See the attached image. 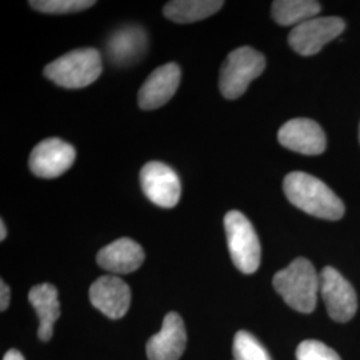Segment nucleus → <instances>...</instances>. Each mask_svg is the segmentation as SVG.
Listing matches in <instances>:
<instances>
[{
    "label": "nucleus",
    "mask_w": 360,
    "mask_h": 360,
    "mask_svg": "<svg viewBox=\"0 0 360 360\" xmlns=\"http://www.w3.org/2000/svg\"><path fill=\"white\" fill-rule=\"evenodd\" d=\"M287 199L299 210L326 220H339L345 215L340 198L322 180L306 174L291 172L283 181Z\"/></svg>",
    "instance_id": "1"
},
{
    "label": "nucleus",
    "mask_w": 360,
    "mask_h": 360,
    "mask_svg": "<svg viewBox=\"0 0 360 360\" xmlns=\"http://www.w3.org/2000/svg\"><path fill=\"white\" fill-rule=\"evenodd\" d=\"M272 284L291 309L309 314L316 307L321 276L307 259L297 257L292 260L288 267L276 272Z\"/></svg>",
    "instance_id": "2"
},
{
    "label": "nucleus",
    "mask_w": 360,
    "mask_h": 360,
    "mask_svg": "<svg viewBox=\"0 0 360 360\" xmlns=\"http://www.w3.org/2000/svg\"><path fill=\"white\" fill-rule=\"evenodd\" d=\"M102 71L101 52L95 49H77L46 65L44 75L59 87L77 90L92 84Z\"/></svg>",
    "instance_id": "3"
},
{
    "label": "nucleus",
    "mask_w": 360,
    "mask_h": 360,
    "mask_svg": "<svg viewBox=\"0 0 360 360\" xmlns=\"http://www.w3.org/2000/svg\"><path fill=\"white\" fill-rule=\"evenodd\" d=\"M266 58L252 47H239L230 52L221 65L219 77V90L221 95L235 101L245 94L251 82L263 74Z\"/></svg>",
    "instance_id": "4"
},
{
    "label": "nucleus",
    "mask_w": 360,
    "mask_h": 360,
    "mask_svg": "<svg viewBox=\"0 0 360 360\" xmlns=\"http://www.w3.org/2000/svg\"><path fill=\"white\" fill-rule=\"evenodd\" d=\"M224 230L232 262L243 274H254L260 266L262 248L251 221L240 211H230L224 217Z\"/></svg>",
    "instance_id": "5"
},
{
    "label": "nucleus",
    "mask_w": 360,
    "mask_h": 360,
    "mask_svg": "<svg viewBox=\"0 0 360 360\" xmlns=\"http://www.w3.org/2000/svg\"><path fill=\"white\" fill-rule=\"evenodd\" d=\"M346 22L338 16L312 18L294 27L288 35L291 49L302 56H312L322 50L331 40L342 35Z\"/></svg>",
    "instance_id": "6"
},
{
    "label": "nucleus",
    "mask_w": 360,
    "mask_h": 360,
    "mask_svg": "<svg viewBox=\"0 0 360 360\" xmlns=\"http://www.w3.org/2000/svg\"><path fill=\"white\" fill-rule=\"evenodd\" d=\"M321 276V295L326 309L335 322L346 323L354 318L358 309L356 292L351 283L334 267H324Z\"/></svg>",
    "instance_id": "7"
},
{
    "label": "nucleus",
    "mask_w": 360,
    "mask_h": 360,
    "mask_svg": "<svg viewBox=\"0 0 360 360\" xmlns=\"http://www.w3.org/2000/svg\"><path fill=\"white\" fill-rule=\"evenodd\" d=\"M77 158L75 148L59 138H49L38 143L30 155V169L34 175L53 179L72 167Z\"/></svg>",
    "instance_id": "8"
},
{
    "label": "nucleus",
    "mask_w": 360,
    "mask_h": 360,
    "mask_svg": "<svg viewBox=\"0 0 360 360\" xmlns=\"http://www.w3.org/2000/svg\"><path fill=\"white\" fill-rule=\"evenodd\" d=\"M141 184L146 196L162 208L179 203L181 184L176 172L160 162H150L141 171Z\"/></svg>",
    "instance_id": "9"
},
{
    "label": "nucleus",
    "mask_w": 360,
    "mask_h": 360,
    "mask_svg": "<svg viewBox=\"0 0 360 360\" xmlns=\"http://www.w3.org/2000/svg\"><path fill=\"white\" fill-rule=\"evenodd\" d=\"M278 141L285 148L303 155H321L327 147L322 127L307 117L284 123L278 132Z\"/></svg>",
    "instance_id": "10"
},
{
    "label": "nucleus",
    "mask_w": 360,
    "mask_h": 360,
    "mask_svg": "<svg viewBox=\"0 0 360 360\" xmlns=\"http://www.w3.org/2000/svg\"><path fill=\"white\" fill-rule=\"evenodd\" d=\"M91 304L110 319L123 318L131 304L129 284L114 275L96 279L90 288Z\"/></svg>",
    "instance_id": "11"
},
{
    "label": "nucleus",
    "mask_w": 360,
    "mask_h": 360,
    "mask_svg": "<svg viewBox=\"0 0 360 360\" xmlns=\"http://www.w3.org/2000/svg\"><path fill=\"white\" fill-rule=\"evenodd\" d=\"M180 77V67L176 63L158 67L139 90V107L144 111H151L168 103L179 87Z\"/></svg>",
    "instance_id": "12"
},
{
    "label": "nucleus",
    "mask_w": 360,
    "mask_h": 360,
    "mask_svg": "<svg viewBox=\"0 0 360 360\" xmlns=\"http://www.w3.org/2000/svg\"><path fill=\"white\" fill-rule=\"evenodd\" d=\"M187 334L179 314L169 312L158 334L147 342V356L150 360H179L186 349Z\"/></svg>",
    "instance_id": "13"
},
{
    "label": "nucleus",
    "mask_w": 360,
    "mask_h": 360,
    "mask_svg": "<svg viewBox=\"0 0 360 360\" xmlns=\"http://www.w3.org/2000/svg\"><path fill=\"white\" fill-rule=\"evenodd\" d=\"M147 50V35L142 27L124 26L117 28L107 41V53L116 65H134Z\"/></svg>",
    "instance_id": "14"
},
{
    "label": "nucleus",
    "mask_w": 360,
    "mask_h": 360,
    "mask_svg": "<svg viewBox=\"0 0 360 360\" xmlns=\"http://www.w3.org/2000/svg\"><path fill=\"white\" fill-rule=\"evenodd\" d=\"M144 257L142 245L129 238H122L103 247L98 252L96 262L108 272L129 274L142 266Z\"/></svg>",
    "instance_id": "15"
},
{
    "label": "nucleus",
    "mask_w": 360,
    "mask_h": 360,
    "mask_svg": "<svg viewBox=\"0 0 360 360\" xmlns=\"http://www.w3.org/2000/svg\"><path fill=\"white\" fill-rule=\"evenodd\" d=\"M28 300L38 314L39 339L49 342L53 333V324L60 316L58 290L50 283L38 284L30 290Z\"/></svg>",
    "instance_id": "16"
},
{
    "label": "nucleus",
    "mask_w": 360,
    "mask_h": 360,
    "mask_svg": "<svg viewBox=\"0 0 360 360\" xmlns=\"http://www.w3.org/2000/svg\"><path fill=\"white\" fill-rule=\"evenodd\" d=\"M223 6L224 1L219 0H174L165 6L163 13L175 23H193L212 16Z\"/></svg>",
    "instance_id": "17"
},
{
    "label": "nucleus",
    "mask_w": 360,
    "mask_h": 360,
    "mask_svg": "<svg viewBox=\"0 0 360 360\" xmlns=\"http://www.w3.org/2000/svg\"><path fill=\"white\" fill-rule=\"evenodd\" d=\"M272 18L279 26H299L321 13V3L314 0H276L272 3Z\"/></svg>",
    "instance_id": "18"
},
{
    "label": "nucleus",
    "mask_w": 360,
    "mask_h": 360,
    "mask_svg": "<svg viewBox=\"0 0 360 360\" xmlns=\"http://www.w3.org/2000/svg\"><path fill=\"white\" fill-rule=\"evenodd\" d=\"M232 352L233 360H271L266 348L247 331H239L235 335Z\"/></svg>",
    "instance_id": "19"
},
{
    "label": "nucleus",
    "mask_w": 360,
    "mask_h": 360,
    "mask_svg": "<svg viewBox=\"0 0 360 360\" xmlns=\"http://www.w3.org/2000/svg\"><path fill=\"white\" fill-rule=\"evenodd\" d=\"M91 0H31L30 6L43 13H71L83 11L95 6Z\"/></svg>",
    "instance_id": "20"
},
{
    "label": "nucleus",
    "mask_w": 360,
    "mask_h": 360,
    "mask_svg": "<svg viewBox=\"0 0 360 360\" xmlns=\"http://www.w3.org/2000/svg\"><path fill=\"white\" fill-rule=\"evenodd\" d=\"M297 360H342L333 348L318 340H304L296 348Z\"/></svg>",
    "instance_id": "21"
},
{
    "label": "nucleus",
    "mask_w": 360,
    "mask_h": 360,
    "mask_svg": "<svg viewBox=\"0 0 360 360\" xmlns=\"http://www.w3.org/2000/svg\"><path fill=\"white\" fill-rule=\"evenodd\" d=\"M10 299H11V291L10 287L4 283L3 281L0 282V309L6 311L10 306Z\"/></svg>",
    "instance_id": "22"
},
{
    "label": "nucleus",
    "mask_w": 360,
    "mask_h": 360,
    "mask_svg": "<svg viewBox=\"0 0 360 360\" xmlns=\"http://www.w3.org/2000/svg\"><path fill=\"white\" fill-rule=\"evenodd\" d=\"M3 360H25V358H23V355H22L18 349H10V351L4 355Z\"/></svg>",
    "instance_id": "23"
},
{
    "label": "nucleus",
    "mask_w": 360,
    "mask_h": 360,
    "mask_svg": "<svg viewBox=\"0 0 360 360\" xmlns=\"http://www.w3.org/2000/svg\"><path fill=\"white\" fill-rule=\"evenodd\" d=\"M7 236V229L4 224V220H0V240H4Z\"/></svg>",
    "instance_id": "24"
},
{
    "label": "nucleus",
    "mask_w": 360,
    "mask_h": 360,
    "mask_svg": "<svg viewBox=\"0 0 360 360\" xmlns=\"http://www.w3.org/2000/svg\"><path fill=\"white\" fill-rule=\"evenodd\" d=\"M359 141H360V127H359Z\"/></svg>",
    "instance_id": "25"
}]
</instances>
